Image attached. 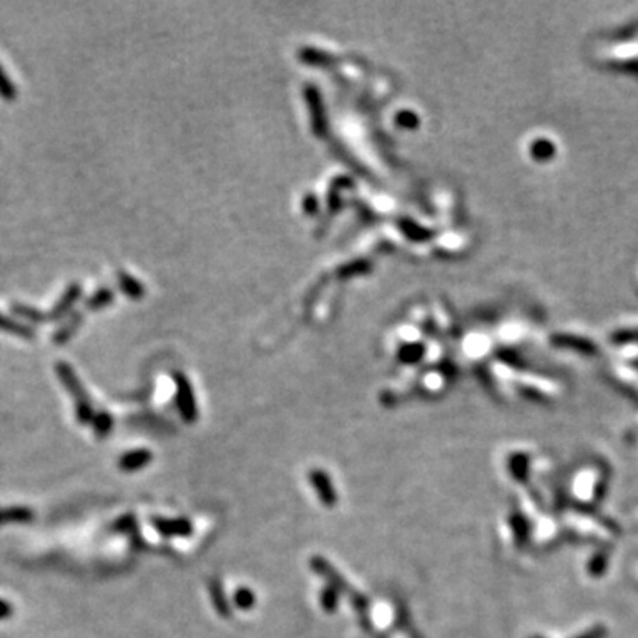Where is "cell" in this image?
Listing matches in <instances>:
<instances>
[{"mask_svg": "<svg viewBox=\"0 0 638 638\" xmlns=\"http://www.w3.org/2000/svg\"><path fill=\"white\" fill-rule=\"evenodd\" d=\"M552 147L555 149L557 144L555 142L552 144V138L550 137H536L534 140L529 144V154L530 158L534 161H538V164H545V161L552 160V157L546 153V149L552 151Z\"/></svg>", "mask_w": 638, "mask_h": 638, "instance_id": "1", "label": "cell"}, {"mask_svg": "<svg viewBox=\"0 0 638 638\" xmlns=\"http://www.w3.org/2000/svg\"><path fill=\"white\" fill-rule=\"evenodd\" d=\"M0 330H2V332L11 333V335H20V337L32 335V330H30L29 326L15 321V319H11V317L4 316V314H0Z\"/></svg>", "mask_w": 638, "mask_h": 638, "instance_id": "2", "label": "cell"}, {"mask_svg": "<svg viewBox=\"0 0 638 638\" xmlns=\"http://www.w3.org/2000/svg\"><path fill=\"white\" fill-rule=\"evenodd\" d=\"M79 293H80L79 288H69V289H67L66 295H64L62 298H60L59 305H57L55 309L52 310V317H59V316H62L64 312H67V310L71 309V305H73V302L77 300V296H79Z\"/></svg>", "mask_w": 638, "mask_h": 638, "instance_id": "3", "label": "cell"}, {"mask_svg": "<svg viewBox=\"0 0 638 638\" xmlns=\"http://www.w3.org/2000/svg\"><path fill=\"white\" fill-rule=\"evenodd\" d=\"M0 96L6 98V100L16 98V87L13 86V82L9 80V77L6 75L2 67H0Z\"/></svg>", "mask_w": 638, "mask_h": 638, "instance_id": "4", "label": "cell"}]
</instances>
